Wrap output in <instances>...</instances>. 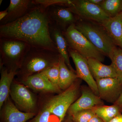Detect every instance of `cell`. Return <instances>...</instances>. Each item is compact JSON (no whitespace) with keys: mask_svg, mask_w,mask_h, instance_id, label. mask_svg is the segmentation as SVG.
<instances>
[{"mask_svg":"<svg viewBox=\"0 0 122 122\" xmlns=\"http://www.w3.org/2000/svg\"><path fill=\"white\" fill-rule=\"evenodd\" d=\"M59 53L43 48L30 46L17 74L23 78L40 73L59 62Z\"/></svg>","mask_w":122,"mask_h":122,"instance_id":"3","label":"cell"},{"mask_svg":"<svg viewBox=\"0 0 122 122\" xmlns=\"http://www.w3.org/2000/svg\"><path fill=\"white\" fill-rule=\"evenodd\" d=\"M50 22L55 24L63 32L73 24H75L79 18L64 5H53L46 9Z\"/></svg>","mask_w":122,"mask_h":122,"instance_id":"8","label":"cell"},{"mask_svg":"<svg viewBox=\"0 0 122 122\" xmlns=\"http://www.w3.org/2000/svg\"><path fill=\"white\" fill-rule=\"evenodd\" d=\"M10 93L15 103L25 112L33 113L36 102L32 93L24 85L15 83L11 86Z\"/></svg>","mask_w":122,"mask_h":122,"instance_id":"12","label":"cell"},{"mask_svg":"<svg viewBox=\"0 0 122 122\" xmlns=\"http://www.w3.org/2000/svg\"><path fill=\"white\" fill-rule=\"evenodd\" d=\"M101 25L116 46L122 49V12L115 16L110 17Z\"/></svg>","mask_w":122,"mask_h":122,"instance_id":"16","label":"cell"},{"mask_svg":"<svg viewBox=\"0 0 122 122\" xmlns=\"http://www.w3.org/2000/svg\"><path fill=\"white\" fill-rule=\"evenodd\" d=\"M46 9L35 4L24 16L14 22L0 25V39L21 41L32 47L58 53L50 35V21Z\"/></svg>","mask_w":122,"mask_h":122,"instance_id":"1","label":"cell"},{"mask_svg":"<svg viewBox=\"0 0 122 122\" xmlns=\"http://www.w3.org/2000/svg\"><path fill=\"white\" fill-rule=\"evenodd\" d=\"M30 46L24 42L17 40L0 39V53L1 62L9 71H17Z\"/></svg>","mask_w":122,"mask_h":122,"instance_id":"6","label":"cell"},{"mask_svg":"<svg viewBox=\"0 0 122 122\" xmlns=\"http://www.w3.org/2000/svg\"><path fill=\"white\" fill-rule=\"evenodd\" d=\"M2 0H0V5H1V3H2Z\"/></svg>","mask_w":122,"mask_h":122,"instance_id":"33","label":"cell"},{"mask_svg":"<svg viewBox=\"0 0 122 122\" xmlns=\"http://www.w3.org/2000/svg\"><path fill=\"white\" fill-rule=\"evenodd\" d=\"M109 122H122V114L116 116Z\"/></svg>","mask_w":122,"mask_h":122,"instance_id":"27","label":"cell"},{"mask_svg":"<svg viewBox=\"0 0 122 122\" xmlns=\"http://www.w3.org/2000/svg\"><path fill=\"white\" fill-rule=\"evenodd\" d=\"M49 32L51 38L56 46L59 54L65 59L68 68L71 70L76 73L71 65L68 45L62 30L55 24L50 22Z\"/></svg>","mask_w":122,"mask_h":122,"instance_id":"15","label":"cell"},{"mask_svg":"<svg viewBox=\"0 0 122 122\" xmlns=\"http://www.w3.org/2000/svg\"><path fill=\"white\" fill-rule=\"evenodd\" d=\"M35 4L41 5L46 8L53 5L60 4L66 5L70 2L69 0H35Z\"/></svg>","mask_w":122,"mask_h":122,"instance_id":"26","label":"cell"},{"mask_svg":"<svg viewBox=\"0 0 122 122\" xmlns=\"http://www.w3.org/2000/svg\"><path fill=\"white\" fill-rule=\"evenodd\" d=\"M35 5L34 0H11L7 10L8 14L1 21L0 25L14 22L26 15Z\"/></svg>","mask_w":122,"mask_h":122,"instance_id":"13","label":"cell"},{"mask_svg":"<svg viewBox=\"0 0 122 122\" xmlns=\"http://www.w3.org/2000/svg\"><path fill=\"white\" fill-rule=\"evenodd\" d=\"M68 48L74 51L85 58H93L103 62L105 55L96 48L75 28V24L69 26L63 32Z\"/></svg>","mask_w":122,"mask_h":122,"instance_id":"5","label":"cell"},{"mask_svg":"<svg viewBox=\"0 0 122 122\" xmlns=\"http://www.w3.org/2000/svg\"><path fill=\"white\" fill-rule=\"evenodd\" d=\"M8 14V10L7 9L4 11L0 12V21L3 20L6 17Z\"/></svg>","mask_w":122,"mask_h":122,"instance_id":"28","label":"cell"},{"mask_svg":"<svg viewBox=\"0 0 122 122\" xmlns=\"http://www.w3.org/2000/svg\"><path fill=\"white\" fill-rule=\"evenodd\" d=\"M68 51L69 55L72 58L75 65L76 74L78 78L85 81L92 90L99 96L96 81L91 74L87 59L69 48H68Z\"/></svg>","mask_w":122,"mask_h":122,"instance_id":"11","label":"cell"},{"mask_svg":"<svg viewBox=\"0 0 122 122\" xmlns=\"http://www.w3.org/2000/svg\"><path fill=\"white\" fill-rule=\"evenodd\" d=\"M17 71H9L7 68L2 69L0 80V107L8 98L10 87L14 76L17 75Z\"/></svg>","mask_w":122,"mask_h":122,"instance_id":"20","label":"cell"},{"mask_svg":"<svg viewBox=\"0 0 122 122\" xmlns=\"http://www.w3.org/2000/svg\"><path fill=\"white\" fill-rule=\"evenodd\" d=\"M65 6L82 20L101 24L110 17L99 5L92 4L87 0H70Z\"/></svg>","mask_w":122,"mask_h":122,"instance_id":"7","label":"cell"},{"mask_svg":"<svg viewBox=\"0 0 122 122\" xmlns=\"http://www.w3.org/2000/svg\"><path fill=\"white\" fill-rule=\"evenodd\" d=\"M64 122H74L72 120V118H71V116H69V117L67 119L66 121H65Z\"/></svg>","mask_w":122,"mask_h":122,"instance_id":"32","label":"cell"},{"mask_svg":"<svg viewBox=\"0 0 122 122\" xmlns=\"http://www.w3.org/2000/svg\"><path fill=\"white\" fill-rule=\"evenodd\" d=\"M81 96L70 107L68 112L71 116L78 112L86 109H93L104 105L103 100L92 90L89 86L81 87Z\"/></svg>","mask_w":122,"mask_h":122,"instance_id":"10","label":"cell"},{"mask_svg":"<svg viewBox=\"0 0 122 122\" xmlns=\"http://www.w3.org/2000/svg\"><path fill=\"white\" fill-rule=\"evenodd\" d=\"M3 110L5 122H26L35 115L34 113L20 111L9 98Z\"/></svg>","mask_w":122,"mask_h":122,"instance_id":"18","label":"cell"},{"mask_svg":"<svg viewBox=\"0 0 122 122\" xmlns=\"http://www.w3.org/2000/svg\"><path fill=\"white\" fill-rule=\"evenodd\" d=\"M99 96L107 102L114 104L122 94V83L117 78L96 80Z\"/></svg>","mask_w":122,"mask_h":122,"instance_id":"9","label":"cell"},{"mask_svg":"<svg viewBox=\"0 0 122 122\" xmlns=\"http://www.w3.org/2000/svg\"><path fill=\"white\" fill-rule=\"evenodd\" d=\"M93 109L96 115L104 122H110L116 116L122 113V107L116 104L110 106L101 105Z\"/></svg>","mask_w":122,"mask_h":122,"instance_id":"21","label":"cell"},{"mask_svg":"<svg viewBox=\"0 0 122 122\" xmlns=\"http://www.w3.org/2000/svg\"><path fill=\"white\" fill-rule=\"evenodd\" d=\"M109 58L117 74V78L122 83V49L116 47Z\"/></svg>","mask_w":122,"mask_h":122,"instance_id":"23","label":"cell"},{"mask_svg":"<svg viewBox=\"0 0 122 122\" xmlns=\"http://www.w3.org/2000/svg\"><path fill=\"white\" fill-rule=\"evenodd\" d=\"M114 104H117L122 107V94Z\"/></svg>","mask_w":122,"mask_h":122,"instance_id":"31","label":"cell"},{"mask_svg":"<svg viewBox=\"0 0 122 122\" xmlns=\"http://www.w3.org/2000/svg\"><path fill=\"white\" fill-rule=\"evenodd\" d=\"M100 6L110 17L122 12V0H104Z\"/></svg>","mask_w":122,"mask_h":122,"instance_id":"22","label":"cell"},{"mask_svg":"<svg viewBox=\"0 0 122 122\" xmlns=\"http://www.w3.org/2000/svg\"><path fill=\"white\" fill-rule=\"evenodd\" d=\"M78 78L67 89L51 99L34 118L35 122H62L70 107L81 91Z\"/></svg>","mask_w":122,"mask_h":122,"instance_id":"2","label":"cell"},{"mask_svg":"<svg viewBox=\"0 0 122 122\" xmlns=\"http://www.w3.org/2000/svg\"><path fill=\"white\" fill-rule=\"evenodd\" d=\"M89 2L93 4L99 5L103 1V0H87Z\"/></svg>","mask_w":122,"mask_h":122,"instance_id":"29","label":"cell"},{"mask_svg":"<svg viewBox=\"0 0 122 122\" xmlns=\"http://www.w3.org/2000/svg\"><path fill=\"white\" fill-rule=\"evenodd\" d=\"M75 25L76 29L105 56L110 57L116 46L101 24L79 18Z\"/></svg>","mask_w":122,"mask_h":122,"instance_id":"4","label":"cell"},{"mask_svg":"<svg viewBox=\"0 0 122 122\" xmlns=\"http://www.w3.org/2000/svg\"><path fill=\"white\" fill-rule=\"evenodd\" d=\"M88 122H104L101 119L96 115L92 118Z\"/></svg>","mask_w":122,"mask_h":122,"instance_id":"30","label":"cell"},{"mask_svg":"<svg viewBox=\"0 0 122 122\" xmlns=\"http://www.w3.org/2000/svg\"><path fill=\"white\" fill-rule=\"evenodd\" d=\"M87 63L92 76L95 81L108 78H117V76L112 64L106 65L93 58L87 59Z\"/></svg>","mask_w":122,"mask_h":122,"instance_id":"17","label":"cell"},{"mask_svg":"<svg viewBox=\"0 0 122 122\" xmlns=\"http://www.w3.org/2000/svg\"><path fill=\"white\" fill-rule=\"evenodd\" d=\"M59 74L58 86L61 91L69 87L78 79L76 72L68 68L65 59L60 55L59 60Z\"/></svg>","mask_w":122,"mask_h":122,"instance_id":"19","label":"cell"},{"mask_svg":"<svg viewBox=\"0 0 122 122\" xmlns=\"http://www.w3.org/2000/svg\"><path fill=\"white\" fill-rule=\"evenodd\" d=\"M27 87L34 90L44 92L61 93L59 88L55 86L45 75L41 73L33 74L24 79Z\"/></svg>","mask_w":122,"mask_h":122,"instance_id":"14","label":"cell"},{"mask_svg":"<svg viewBox=\"0 0 122 122\" xmlns=\"http://www.w3.org/2000/svg\"><path fill=\"white\" fill-rule=\"evenodd\" d=\"M40 73L45 75L53 84L59 88L58 86L59 74V62Z\"/></svg>","mask_w":122,"mask_h":122,"instance_id":"24","label":"cell"},{"mask_svg":"<svg viewBox=\"0 0 122 122\" xmlns=\"http://www.w3.org/2000/svg\"><path fill=\"white\" fill-rule=\"evenodd\" d=\"M95 115L93 109L82 110L70 116L74 122H88Z\"/></svg>","mask_w":122,"mask_h":122,"instance_id":"25","label":"cell"}]
</instances>
